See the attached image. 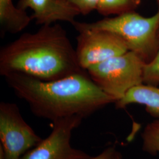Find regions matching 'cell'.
<instances>
[{"label": "cell", "mask_w": 159, "mask_h": 159, "mask_svg": "<svg viewBox=\"0 0 159 159\" xmlns=\"http://www.w3.org/2000/svg\"><path fill=\"white\" fill-rule=\"evenodd\" d=\"M145 65L136 53L128 51L91 66L86 71L91 80L116 102L131 88L144 83Z\"/></svg>", "instance_id": "obj_4"}, {"label": "cell", "mask_w": 159, "mask_h": 159, "mask_svg": "<svg viewBox=\"0 0 159 159\" xmlns=\"http://www.w3.org/2000/svg\"><path fill=\"white\" fill-rule=\"evenodd\" d=\"M79 32L83 30H105L117 34L125 41L129 51L136 53L146 64L151 62L159 50V6L153 16L144 17L136 11L115 17H105L94 23L71 24Z\"/></svg>", "instance_id": "obj_3"}, {"label": "cell", "mask_w": 159, "mask_h": 159, "mask_svg": "<svg viewBox=\"0 0 159 159\" xmlns=\"http://www.w3.org/2000/svg\"><path fill=\"white\" fill-rule=\"evenodd\" d=\"M144 83L148 85H159V50L153 60L146 64L144 70Z\"/></svg>", "instance_id": "obj_13"}, {"label": "cell", "mask_w": 159, "mask_h": 159, "mask_svg": "<svg viewBox=\"0 0 159 159\" xmlns=\"http://www.w3.org/2000/svg\"><path fill=\"white\" fill-rule=\"evenodd\" d=\"M83 117L73 116L52 122L50 134L20 159H89L91 156L73 148L71 144L73 131L82 123Z\"/></svg>", "instance_id": "obj_6"}, {"label": "cell", "mask_w": 159, "mask_h": 159, "mask_svg": "<svg viewBox=\"0 0 159 159\" xmlns=\"http://www.w3.org/2000/svg\"><path fill=\"white\" fill-rule=\"evenodd\" d=\"M75 7L80 14L87 15L91 12L96 10L98 0H67Z\"/></svg>", "instance_id": "obj_14"}, {"label": "cell", "mask_w": 159, "mask_h": 159, "mask_svg": "<svg viewBox=\"0 0 159 159\" xmlns=\"http://www.w3.org/2000/svg\"><path fill=\"white\" fill-rule=\"evenodd\" d=\"M156 1H157V3H158L159 6V0H156Z\"/></svg>", "instance_id": "obj_18"}, {"label": "cell", "mask_w": 159, "mask_h": 159, "mask_svg": "<svg viewBox=\"0 0 159 159\" xmlns=\"http://www.w3.org/2000/svg\"><path fill=\"white\" fill-rule=\"evenodd\" d=\"M0 159H6L3 148L1 145H0Z\"/></svg>", "instance_id": "obj_16"}, {"label": "cell", "mask_w": 159, "mask_h": 159, "mask_svg": "<svg viewBox=\"0 0 159 159\" xmlns=\"http://www.w3.org/2000/svg\"><path fill=\"white\" fill-rule=\"evenodd\" d=\"M143 150L155 156L159 154V120L153 121L146 125L142 134Z\"/></svg>", "instance_id": "obj_12"}, {"label": "cell", "mask_w": 159, "mask_h": 159, "mask_svg": "<svg viewBox=\"0 0 159 159\" xmlns=\"http://www.w3.org/2000/svg\"><path fill=\"white\" fill-rule=\"evenodd\" d=\"M114 159H121V155L120 154V153H119V152H117Z\"/></svg>", "instance_id": "obj_17"}, {"label": "cell", "mask_w": 159, "mask_h": 159, "mask_svg": "<svg viewBox=\"0 0 159 159\" xmlns=\"http://www.w3.org/2000/svg\"><path fill=\"white\" fill-rule=\"evenodd\" d=\"M142 0H98L96 10L104 17L135 11Z\"/></svg>", "instance_id": "obj_11"}, {"label": "cell", "mask_w": 159, "mask_h": 159, "mask_svg": "<svg viewBox=\"0 0 159 159\" xmlns=\"http://www.w3.org/2000/svg\"><path fill=\"white\" fill-rule=\"evenodd\" d=\"M117 152L114 147H109L106 148L100 154L94 157H91L89 159H114Z\"/></svg>", "instance_id": "obj_15"}, {"label": "cell", "mask_w": 159, "mask_h": 159, "mask_svg": "<svg viewBox=\"0 0 159 159\" xmlns=\"http://www.w3.org/2000/svg\"><path fill=\"white\" fill-rule=\"evenodd\" d=\"M17 7L33 11L31 17L39 25H50L57 21L72 23L80 12L67 0H19Z\"/></svg>", "instance_id": "obj_8"}, {"label": "cell", "mask_w": 159, "mask_h": 159, "mask_svg": "<svg viewBox=\"0 0 159 159\" xmlns=\"http://www.w3.org/2000/svg\"><path fill=\"white\" fill-rule=\"evenodd\" d=\"M84 71L66 30L58 24L25 33L0 50V74L18 72L50 81Z\"/></svg>", "instance_id": "obj_2"}, {"label": "cell", "mask_w": 159, "mask_h": 159, "mask_svg": "<svg viewBox=\"0 0 159 159\" xmlns=\"http://www.w3.org/2000/svg\"><path fill=\"white\" fill-rule=\"evenodd\" d=\"M4 77L16 95L27 102L35 116L52 122L75 116L85 119L115 102L86 70L50 81L18 72Z\"/></svg>", "instance_id": "obj_1"}, {"label": "cell", "mask_w": 159, "mask_h": 159, "mask_svg": "<svg viewBox=\"0 0 159 159\" xmlns=\"http://www.w3.org/2000/svg\"><path fill=\"white\" fill-rule=\"evenodd\" d=\"M117 108H125L131 104L145 106L148 113L159 117V88L157 86L140 84L131 88L121 99L115 102Z\"/></svg>", "instance_id": "obj_9"}, {"label": "cell", "mask_w": 159, "mask_h": 159, "mask_svg": "<svg viewBox=\"0 0 159 159\" xmlns=\"http://www.w3.org/2000/svg\"><path fill=\"white\" fill-rule=\"evenodd\" d=\"M79 33L75 52L83 70H86L95 64L129 51L125 41L111 31L90 29L83 30Z\"/></svg>", "instance_id": "obj_7"}, {"label": "cell", "mask_w": 159, "mask_h": 159, "mask_svg": "<svg viewBox=\"0 0 159 159\" xmlns=\"http://www.w3.org/2000/svg\"><path fill=\"white\" fill-rule=\"evenodd\" d=\"M0 140L6 159H20L43 139L23 119L17 104L0 103Z\"/></svg>", "instance_id": "obj_5"}, {"label": "cell", "mask_w": 159, "mask_h": 159, "mask_svg": "<svg viewBox=\"0 0 159 159\" xmlns=\"http://www.w3.org/2000/svg\"><path fill=\"white\" fill-rule=\"evenodd\" d=\"M33 20L26 10L16 7L12 0H0L1 35L16 34L25 29Z\"/></svg>", "instance_id": "obj_10"}]
</instances>
